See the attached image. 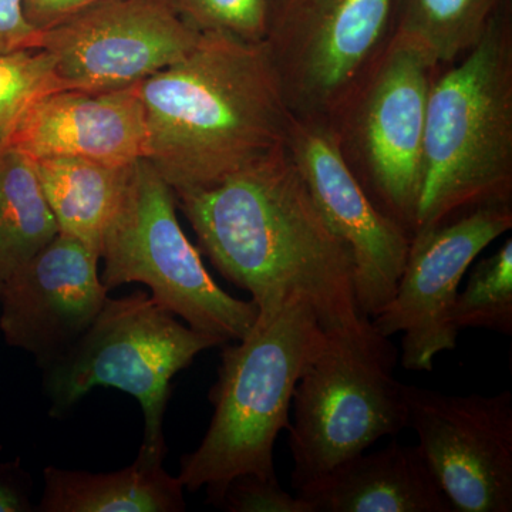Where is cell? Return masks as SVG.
<instances>
[{
	"mask_svg": "<svg viewBox=\"0 0 512 512\" xmlns=\"http://www.w3.org/2000/svg\"><path fill=\"white\" fill-rule=\"evenodd\" d=\"M174 195L201 251L251 293L258 322L291 296L309 303L325 332L370 322L357 308L352 252L319 211L286 143L220 183Z\"/></svg>",
	"mask_w": 512,
	"mask_h": 512,
	"instance_id": "cell-1",
	"label": "cell"
},
{
	"mask_svg": "<svg viewBox=\"0 0 512 512\" xmlns=\"http://www.w3.org/2000/svg\"><path fill=\"white\" fill-rule=\"evenodd\" d=\"M138 94L146 160L174 192L220 183L286 143L292 114L265 43L202 33Z\"/></svg>",
	"mask_w": 512,
	"mask_h": 512,
	"instance_id": "cell-2",
	"label": "cell"
},
{
	"mask_svg": "<svg viewBox=\"0 0 512 512\" xmlns=\"http://www.w3.org/2000/svg\"><path fill=\"white\" fill-rule=\"evenodd\" d=\"M511 200L512 2L431 83L416 231L474 205Z\"/></svg>",
	"mask_w": 512,
	"mask_h": 512,
	"instance_id": "cell-3",
	"label": "cell"
},
{
	"mask_svg": "<svg viewBox=\"0 0 512 512\" xmlns=\"http://www.w3.org/2000/svg\"><path fill=\"white\" fill-rule=\"evenodd\" d=\"M326 333L309 303L291 296L271 318L256 320L247 338L225 346L210 390V427L200 446L181 458L184 488H207L218 507L234 478L276 476L275 441L291 424L296 384Z\"/></svg>",
	"mask_w": 512,
	"mask_h": 512,
	"instance_id": "cell-4",
	"label": "cell"
},
{
	"mask_svg": "<svg viewBox=\"0 0 512 512\" xmlns=\"http://www.w3.org/2000/svg\"><path fill=\"white\" fill-rule=\"evenodd\" d=\"M224 345L215 336L183 325L146 292L109 298L82 338L43 367L50 416L63 417L94 387L131 394L146 420L136 460L148 466L163 464L171 380L204 350Z\"/></svg>",
	"mask_w": 512,
	"mask_h": 512,
	"instance_id": "cell-5",
	"label": "cell"
},
{
	"mask_svg": "<svg viewBox=\"0 0 512 512\" xmlns=\"http://www.w3.org/2000/svg\"><path fill=\"white\" fill-rule=\"evenodd\" d=\"M396 362L397 349L372 322L355 332L326 333L293 392L288 434L296 491L409 427Z\"/></svg>",
	"mask_w": 512,
	"mask_h": 512,
	"instance_id": "cell-6",
	"label": "cell"
},
{
	"mask_svg": "<svg viewBox=\"0 0 512 512\" xmlns=\"http://www.w3.org/2000/svg\"><path fill=\"white\" fill-rule=\"evenodd\" d=\"M101 281L109 291L144 284L168 312L222 342L247 338L258 319L252 301L222 291L177 217L170 185L146 158L133 165L119 210L100 245Z\"/></svg>",
	"mask_w": 512,
	"mask_h": 512,
	"instance_id": "cell-7",
	"label": "cell"
},
{
	"mask_svg": "<svg viewBox=\"0 0 512 512\" xmlns=\"http://www.w3.org/2000/svg\"><path fill=\"white\" fill-rule=\"evenodd\" d=\"M440 67L402 33L332 121L340 151L373 205L416 231L424 124L431 83Z\"/></svg>",
	"mask_w": 512,
	"mask_h": 512,
	"instance_id": "cell-8",
	"label": "cell"
},
{
	"mask_svg": "<svg viewBox=\"0 0 512 512\" xmlns=\"http://www.w3.org/2000/svg\"><path fill=\"white\" fill-rule=\"evenodd\" d=\"M400 0H272L265 47L288 109L332 121L397 29Z\"/></svg>",
	"mask_w": 512,
	"mask_h": 512,
	"instance_id": "cell-9",
	"label": "cell"
},
{
	"mask_svg": "<svg viewBox=\"0 0 512 512\" xmlns=\"http://www.w3.org/2000/svg\"><path fill=\"white\" fill-rule=\"evenodd\" d=\"M511 228L512 200L474 205L414 232L396 292L370 319L384 338L402 333L404 369L431 372L436 356L456 348L450 311L461 279L474 259Z\"/></svg>",
	"mask_w": 512,
	"mask_h": 512,
	"instance_id": "cell-10",
	"label": "cell"
},
{
	"mask_svg": "<svg viewBox=\"0 0 512 512\" xmlns=\"http://www.w3.org/2000/svg\"><path fill=\"white\" fill-rule=\"evenodd\" d=\"M202 33L170 0H101L42 30L60 90L110 92L146 80L183 57Z\"/></svg>",
	"mask_w": 512,
	"mask_h": 512,
	"instance_id": "cell-11",
	"label": "cell"
},
{
	"mask_svg": "<svg viewBox=\"0 0 512 512\" xmlns=\"http://www.w3.org/2000/svg\"><path fill=\"white\" fill-rule=\"evenodd\" d=\"M409 427L456 512L512 511V393L404 387Z\"/></svg>",
	"mask_w": 512,
	"mask_h": 512,
	"instance_id": "cell-12",
	"label": "cell"
},
{
	"mask_svg": "<svg viewBox=\"0 0 512 512\" xmlns=\"http://www.w3.org/2000/svg\"><path fill=\"white\" fill-rule=\"evenodd\" d=\"M286 148L319 211L352 252L360 315L375 318L396 292L412 235L367 197L329 121L292 116Z\"/></svg>",
	"mask_w": 512,
	"mask_h": 512,
	"instance_id": "cell-13",
	"label": "cell"
},
{
	"mask_svg": "<svg viewBox=\"0 0 512 512\" xmlns=\"http://www.w3.org/2000/svg\"><path fill=\"white\" fill-rule=\"evenodd\" d=\"M99 252L59 232L10 276L0 293V330L8 345L45 367L67 352L109 299Z\"/></svg>",
	"mask_w": 512,
	"mask_h": 512,
	"instance_id": "cell-14",
	"label": "cell"
},
{
	"mask_svg": "<svg viewBox=\"0 0 512 512\" xmlns=\"http://www.w3.org/2000/svg\"><path fill=\"white\" fill-rule=\"evenodd\" d=\"M6 148L30 160L77 157L126 165L147 156V124L138 84L110 92L59 90L36 100Z\"/></svg>",
	"mask_w": 512,
	"mask_h": 512,
	"instance_id": "cell-15",
	"label": "cell"
},
{
	"mask_svg": "<svg viewBox=\"0 0 512 512\" xmlns=\"http://www.w3.org/2000/svg\"><path fill=\"white\" fill-rule=\"evenodd\" d=\"M313 512H456L419 446L392 441L296 491Z\"/></svg>",
	"mask_w": 512,
	"mask_h": 512,
	"instance_id": "cell-16",
	"label": "cell"
},
{
	"mask_svg": "<svg viewBox=\"0 0 512 512\" xmlns=\"http://www.w3.org/2000/svg\"><path fill=\"white\" fill-rule=\"evenodd\" d=\"M42 512H181L184 485L163 464L134 461L114 473L46 467Z\"/></svg>",
	"mask_w": 512,
	"mask_h": 512,
	"instance_id": "cell-17",
	"label": "cell"
},
{
	"mask_svg": "<svg viewBox=\"0 0 512 512\" xmlns=\"http://www.w3.org/2000/svg\"><path fill=\"white\" fill-rule=\"evenodd\" d=\"M33 165L59 232L79 239L100 255L101 239L123 201L134 163L46 157Z\"/></svg>",
	"mask_w": 512,
	"mask_h": 512,
	"instance_id": "cell-18",
	"label": "cell"
},
{
	"mask_svg": "<svg viewBox=\"0 0 512 512\" xmlns=\"http://www.w3.org/2000/svg\"><path fill=\"white\" fill-rule=\"evenodd\" d=\"M59 234L35 165L13 148L0 151V293L10 276Z\"/></svg>",
	"mask_w": 512,
	"mask_h": 512,
	"instance_id": "cell-19",
	"label": "cell"
},
{
	"mask_svg": "<svg viewBox=\"0 0 512 512\" xmlns=\"http://www.w3.org/2000/svg\"><path fill=\"white\" fill-rule=\"evenodd\" d=\"M512 0H400L396 32L419 43L440 69L480 42Z\"/></svg>",
	"mask_w": 512,
	"mask_h": 512,
	"instance_id": "cell-20",
	"label": "cell"
},
{
	"mask_svg": "<svg viewBox=\"0 0 512 512\" xmlns=\"http://www.w3.org/2000/svg\"><path fill=\"white\" fill-rule=\"evenodd\" d=\"M456 332L488 329L512 335V239L495 254L478 262L450 311Z\"/></svg>",
	"mask_w": 512,
	"mask_h": 512,
	"instance_id": "cell-21",
	"label": "cell"
},
{
	"mask_svg": "<svg viewBox=\"0 0 512 512\" xmlns=\"http://www.w3.org/2000/svg\"><path fill=\"white\" fill-rule=\"evenodd\" d=\"M55 60L45 49L0 55V151L26 110L46 94L59 92Z\"/></svg>",
	"mask_w": 512,
	"mask_h": 512,
	"instance_id": "cell-22",
	"label": "cell"
},
{
	"mask_svg": "<svg viewBox=\"0 0 512 512\" xmlns=\"http://www.w3.org/2000/svg\"><path fill=\"white\" fill-rule=\"evenodd\" d=\"M181 18L200 33H221L265 43L272 0H170Z\"/></svg>",
	"mask_w": 512,
	"mask_h": 512,
	"instance_id": "cell-23",
	"label": "cell"
},
{
	"mask_svg": "<svg viewBox=\"0 0 512 512\" xmlns=\"http://www.w3.org/2000/svg\"><path fill=\"white\" fill-rule=\"evenodd\" d=\"M218 507L231 512H313L301 495L281 487L278 478L245 474L229 483Z\"/></svg>",
	"mask_w": 512,
	"mask_h": 512,
	"instance_id": "cell-24",
	"label": "cell"
},
{
	"mask_svg": "<svg viewBox=\"0 0 512 512\" xmlns=\"http://www.w3.org/2000/svg\"><path fill=\"white\" fill-rule=\"evenodd\" d=\"M42 30L30 25L25 0H0V55L40 49Z\"/></svg>",
	"mask_w": 512,
	"mask_h": 512,
	"instance_id": "cell-25",
	"label": "cell"
},
{
	"mask_svg": "<svg viewBox=\"0 0 512 512\" xmlns=\"http://www.w3.org/2000/svg\"><path fill=\"white\" fill-rule=\"evenodd\" d=\"M101 0H25V15L36 29L53 28Z\"/></svg>",
	"mask_w": 512,
	"mask_h": 512,
	"instance_id": "cell-26",
	"label": "cell"
},
{
	"mask_svg": "<svg viewBox=\"0 0 512 512\" xmlns=\"http://www.w3.org/2000/svg\"><path fill=\"white\" fill-rule=\"evenodd\" d=\"M30 507L25 490L0 474V512H25L32 510Z\"/></svg>",
	"mask_w": 512,
	"mask_h": 512,
	"instance_id": "cell-27",
	"label": "cell"
}]
</instances>
